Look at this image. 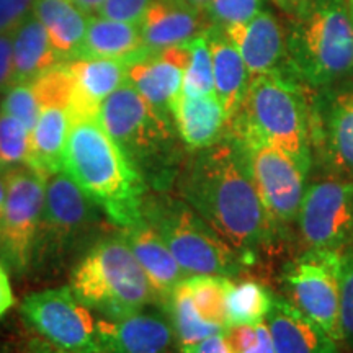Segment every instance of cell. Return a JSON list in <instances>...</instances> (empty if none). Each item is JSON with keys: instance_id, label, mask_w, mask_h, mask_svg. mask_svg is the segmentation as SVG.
<instances>
[{"instance_id": "30bf717a", "label": "cell", "mask_w": 353, "mask_h": 353, "mask_svg": "<svg viewBox=\"0 0 353 353\" xmlns=\"http://www.w3.org/2000/svg\"><path fill=\"white\" fill-rule=\"evenodd\" d=\"M237 143L244 151L250 175L273 228L286 244L291 229L296 226L307 175L276 145L259 139Z\"/></svg>"}, {"instance_id": "8d00e7d4", "label": "cell", "mask_w": 353, "mask_h": 353, "mask_svg": "<svg viewBox=\"0 0 353 353\" xmlns=\"http://www.w3.org/2000/svg\"><path fill=\"white\" fill-rule=\"evenodd\" d=\"M152 2L154 0H105L99 13L100 17L110 20L141 23L145 10Z\"/></svg>"}, {"instance_id": "e0dca14e", "label": "cell", "mask_w": 353, "mask_h": 353, "mask_svg": "<svg viewBox=\"0 0 353 353\" xmlns=\"http://www.w3.org/2000/svg\"><path fill=\"white\" fill-rule=\"evenodd\" d=\"M210 20L205 10L185 0H154L141 20V34L148 50L183 44L208 32Z\"/></svg>"}, {"instance_id": "7402d4cb", "label": "cell", "mask_w": 353, "mask_h": 353, "mask_svg": "<svg viewBox=\"0 0 353 353\" xmlns=\"http://www.w3.org/2000/svg\"><path fill=\"white\" fill-rule=\"evenodd\" d=\"M70 126H72V117L69 107L64 105L41 107L38 120L30 132V156L26 165L46 176L64 170V156Z\"/></svg>"}, {"instance_id": "7dc6e473", "label": "cell", "mask_w": 353, "mask_h": 353, "mask_svg": "<svg viewBox=\"0 0 353 353\" xmlns=\"http://www.w3.org/2000/svg\"><path fill=\"white\" fill-rule=\"evenodd\" d=\"M343 3H345L348 15H350V19L353 20V0H343Z\"/></svg>"}, {"instance_id": "74e56055", "label": "cell", "mask_w": 353, "mask_h": 353, "mask_svg": "<svg viewBox=\"0 0 353 353\" xmlns=\"http://www.w3.org/2000/svg\"><path fill=\"white\" fill-rule=\"evenodd\" d=\"M37 0H0V34H10L33 13Z\"/></svg>"}, {"instance_id": "603a6c76", "label": "cell", "mask_w": 353, "mask_h": 353, "mask_svg": "<svg viewBox=\"0 0 353 353\" xmlns=\"http://www.w3.org/2000/svg\"><path fill=\"white\" fill-rule=\"evenodd\" d=\"M208 41L213 57L214 95L226 112L228 123L239 112L245 99L252 74L247 69L239 50L226 37V33L210 32Z\"/></svg>"}, {"instance_id": "3957f363", "label": "cell", "mask_w": 353, "mask_h": 353, "mask_svg": "<svg viewBox=\"0 0 353 353\" xmlns=\"http://www.w3.org/2000/svg\"><path fill=\"white\" fill-rule=\"evenodd\" d=\"M231 138L259 139L285 151L309 174L312 164L311 126L301 92L280 70L252 76L239 112L229 120Z\"/></svg>"}, {"instance_id": "d6986e66", "label": "cell", "mask_w": 353, "mask_h": 353, "mask_svg": "<svg viewBox=\"0 0 353 353\" xmlns=\"http://www.w3.org/2000/svg\"><path fill=\"white\" fill-rule=\"evenodd\" d=\"M121 234L156 290L159 301L164 303L188 275L182 270L156 229L144 218L131 226L121 228Z\"/></svg>"}, {"instance_id": "8992f818", "label": "cell", "mask_w": 353, "mask_h": 353, "mask_svg": "<svg viewBox=\"0 0 353 353\" xmlns=\"http://www.w3.org/2000/svg\"><path fill=\"white\" fill-rule=\"evenodd\" d=\"M286 52L294 72L312 87L353 77V20L343 0H307L296 13Z\"/></svg>"}, {"instance_id": "484cf974", "label": "cell", "mask_w": 353, "mask_h": 353, "mask_svg": "<svg viewBox=\"0 0 353 353\" xmlns=\"http://www.w3.org/2000/svg\"><path fill=\"white\" fill-rule=\"evenodd\" d=\"M321 151L335 179L353 180V90L330 105Z\"/></svg>"}, {"instance_id": "60d3db41", "label": "cell", "mask_w": 353, "mask_h": 353, "mask_svg": "<svg viewBox=\"0 0 353 353\" xmlns=\"http://www.w3.org/2000/svg\"><path fill=\"white\" fill-rule=\"evenodd\" d=\"M13 304V291L10 285V278H8L6 265L0 263V317L8 311Z\"/></svg>"}, {"instance_id": "8fae6325", "label": "cell", "mask_w": 353, "mask_h": 353, "mask_svg": "<svg viewBox=\"0 0 353 353\" xmlns=\"http://www.w3.org/2000/svg\"><path fill=\"white\" fill-rule=\"evenodd\" d=\"M44 190L46 175L30 165L7 169L6 206L0 223V260L15 273H23L33 262Z\"/></svg>"}, {"instance_id": "bcb514c9", "label": "cell", "mask_w": 353, "mask_h": 353, "mask_svg": "<svg viewBox=\"0 0 353 353\" xmlns=\"http://www.w3.org/2000/svg\"><path fill=\"white\" fill-rule=\"evenodd\" d=\"M185 2H188L190 6L196 7V8H201V10H205L206 6L210 3V0H185Z\"/></svg>"}, {"instance_id": "44dd1931", "label": "cell", "mask_w": 353, "mask_h": 353, "mask_svg": "<svg viewBox=\"0 0 353 353\" xmlns=\"http://www.w3.org/2000/svg\"><path fill=\"white\" fill-rule=\"evenodd\" d=\"M172 118L185 145L200 151L219 143L228 117L214 94L190 97L180 92L172 105Z\"/></svg>"}, {"instance_id": "ac0fdd59", "label": "cell", "mask_w": 353, "mask_h": 353, "mask_svg": "<svg viewBox=\"0 0 353 353\" xmlns=\"http://www.w3.org/2000/svg\"><path fill=\"white\" fill-rule=\"evenodd\" d=\"M241 52L252 76L278 70L286 54V37L280 20L270 12H259L252 20L224 28Z\"/></svg>"}, {"instance_id": "7bdbcfd3", "label": "cell", "mask_w": 353, "mask_h": 353, "mask_svg": "<svg viewBox=\"0 0 353 353\" xmlns=\"http://www.w3.org/2000/svg\"><path fill=\"white\" fill-rule=\"evenodd\" d=\"M306 2L307 0H275L276 6H280L286 12L293 13V15H296V13L306 6Z\"/></svg>"}, {"instance_id": "ffe728a7", "label": "cell", "mask_w": 353, "mask_h": 353, "mask_svg": "<svg viewBox=\"0 0 353 353\" xmlns=\"http://www.w3.org/2000/svg\"><path fill=\"white\" fill-rule=\"evenodd\" d=\"M265 324L275 353H341L337 342L280 294L273 298Z\"/></svg>"}, {"instance_id": "83f0119b", "label": "cell", "mask_w": 353, "mask_h": 353, "mask_svg": "<svg viewBox=\"0 0 353 353\" xmlns=\"http://www.w3.org/2000/svg\"><path fill=\"white\" fill-rule=\"evenodd\" d=\"M275 293L260 278L249 273L231 280L228 290V324L249 325L263 322L270 311Z\"/></svg>"}, {"instance_id": "d6a6232c", "label": "cell", "mask_w": 353, "mask_h": 353, "mask_svg": "<svg viewBox=\"0 0 353 353\" xmlns=\"http://www.w3.org/2000/svg\"><path fill=\"white\" fill-rule=\"evenodd\" d=\"M341 341L353 353V244L341 255V319H339Z\"/></svg>"}, {"instance_id": "5b68a950", "label": "cell", "mask_w": 353, "mask_h": 353, "mask_svg": "<svg viewBox=\"0 0 353 353\" xmlns=\"http://www.w3.org/2000/svg\"><path fill=\"white\" fill-rule=\"evenodd\" d=\"M70 290L107 319L131 316L159 299L121 231L90 247L72 273Z\"/></svg>"}, {"instance_id": "9a60e30c", "label": "cell", "mask_w": 353, "mask_h": 353, "mask_svg": "<svg viewBox=\"0 0 353 353\" xmlns=\"http://www.w3.org/2000/svg\"><path fill=\"white\" fill-rule=\"evenodd\" d=\"M101 353H167L175 339L170 319L157 312H134L97 322Z\"/></svg>"}, {"instance_id": "d4e9b609", "label": "cell", "mask_w": 353, "mask_h": 353, "mask_svg": "<svg viewBox=\"0 0 353 353\" xmlns=\"http://www.w3.org/2000/svg\"><path fill=\"white\" fill-rule=\"evenodd\" d=\"M145 50L139 23L92 17L85 38L74 59L107 57V59H134Z\"/></svg>"}, {"instance_id": "7a4b0ae2", "label": "cell", "mask_w": 353, "mask_h": 353, "mask_svg": "<svg viewBox=\"0 0 353 353\" xmlns=\"http://www.w3.org/2000/svg\"><path fill=\"white\" fill-rule=\"evenodd\" d=\"M64 170L113 224L126 228L143 219L148 185L99 117L72 118Z\"/></svg>"}, {"instance_id": "cb8c5ba5", "label": "cell", "mask_w": 353, "mask_h": 353, "mask_svg": "<svg viewBox=\"0 0 353 353\" xmlns=\"http://www.w3.org/2000/svg\"><path fill=\"white\" fill-rule=\"evenodd\" d=\"M13 83H30L63 63L52 48L50 34L34 15H30L12 37Z\"/></svg>"}, {"instance_id": "1f68e13d", "label": "cell", "mask_w": 353, "mask_h": 353, "mask_svg": "<svg viewBox=\"0 0 353 353\" xmlns=\"http://www.w3.org/2000/svg\"><path fill=\"white\" fill-rule=\"evenodd\" d=\"M30 156V131L20 120L0 110V162L3 167L23 165Z\"/></svg>"}, {"instance_id": "f35d334b", "label": "cell", "mask_w": 353, "mask_h": 353, "mask_svg": "<svg viewBox=\"0 0 353 353\" xmlns=\"http://www.w3.org/2000/svg\"><path fill=\"white\" fill-rule=\"evenodd\" d=\"M12 37L13 33L0 34V92H7L12 87Z\"/></svg>"}, {"instance_id": "9c48e42d", "label": "cell", "mask_w": 353, "mask_h": 353, "mask_svg": "<svg viewBox=\"0 0 353 353\" xmlns=\"http://www.w3.org/2000/svg\"><path fill=\"white\" fill-rule=\"evenodd\" d=\"M100 210L65 170L48 175L33 260L63 257L77 247L100 223Z\"/></svg>"}, {"instance_id": "d590c367", "label": "cell", "mask_w": 353, "mask_h": 353, "mask_svg": "<svg viewBox=\"0 0 353 353\" xmlns=\"http://www.w3.org/2000/svg\"><path fill=\"white\" fill-rule=\"evenodd\" d=\"M228 341L234 353H275L268 325L263 322L234 325L228 329Z\"/></svg>"}, {"instance_id": "e575fe53", "label": "cell", "mask_w": 353, "mask_h": 353, "mask_svg": "<svg viewBox=\"0 0 353 353\" xmlns=\"http://www.w3.org/2000/svg\"><path fill=\"white\" fill-rule=\"evenodd\" d=\"M0 110L20 120L26 126V130L32 132L39 112H41V105H39L32 83H13L7 90Z\"/></svg>"}, {"instance_id": "f546056e", "label": "cell", "mask_w": 353, "mask_h": 353, "mask_svg": "<svg viewBox=\"0 0 353 353\" xmlns=\"http://www.w3.org/2000/svg\"><path fill=\"white\" fill-rule=\"evenodd\" d=\"M231 280L214 275H192L185 278L193 306L203 319L228 332V290Z\"/></svg>"}, {"instance_id": "836d02e7", "label": "cell", "mask_w": 353, "mask_h": 353, "mask_svg": "<svg viewBox=\"0 0 353 353\" xmlns=\"http://www.w3.org/2000/svg\"><path fill=\"white\" fill-rule=\"evenodd\" d=\"M263 6V0H210L205 8L210 23L216 26H228L245 23L252 20Z\"/></svg>"}, {"instance_id": "7c38bea8", "label": "cell", "mask_w": 353, "mask_h": 353, "mask_svg": "<svg viewBox=\"0 0 353 353\" xmlns=\"http://www.w3.org/2000/svg\"><path fill=\"white\" fill-rule=\"evenodd\" d=\"M296 228L304 250L342 254L353 244V180L325 179L309 185Z\"/></svg>"}, {"instance_id": "ee69618b", "label": "cell", "mask_w": 353, "mask_h": 353, "mask_svg": "<svg viewBox=\"0 0 353 353\" xmlns=\"http://www.w3.org/2000/svg\"><path fill=\"white\" fill-rule=\"evenodd\" d=\"M6 195H7V167L0 169V223H2L3 206H6Z\"/></svg>"}, {"instance_id": "4dcf8cb0", "label": "cell", "mask_w": 353, "mask_h": 353, "mask_svg": "<svg viewBox=\"0 0 353 353\" xmlns=\"http://www.w3.org/2000/svg\"><path fill=\"white\" fill-rule=\"evenodd\" d=\"M190 48V63L185 70L182 94L203 97L214 94L213 57H211L208 32L187 41Z\"/></svg>"}, {"instance_id": "4fadbf2b", "label": "cell", "mask_w": 353, "mask_h": 353, "mask_svg": "<svg viewBox=\"0 0 353 353\" xmlns=\"http://www.w3.org/2000/svg\"><path fill=\"white\" fill-rule=\"evenodd\" d=\"M21 314L51 345L69 353H101L97 322L70 288L34 293L23 301Z\"/></svg>"}, {"instance_id": "5bb4252c", "label": "cell", "mask_w": 353, "mask_h": 353, "mask_svg": "<svg viewBox=\"0 0 353 353\" xmlns=\"http://www.w3.org/2000/svg\"><path fill=\"white\" fill-rule=\"evenodd\" d=\"M190 63L187 43L162 50H145L128 64V82L162 118L170 121L172 105L182 92Z\"/></svg>"}, {"instance_id": "ba28073f", "label": "cell", "mask_w": 353, "mask_h": 353, "mask_svg": "<svg viewBox=\"0 0 353 353\" xmlns=\"http://www.w3.org/2000/svg\"><path fill=\"white\" fill-rule=\"evenodd\" d=\"M341 255L304 250L280 272V288L290 304L339 343L341 330Z\"/></svg>"}, {"instance_id": "ab89813d", "label": "cell", "mask_w": 353, "mask_h": 353, "mask_svg": "<svg viewBox=\"0 0 353 353\" xmlns=\"http://www.w3.org/2000/svg\"><path fill=\"white\" fill-rule=\"evenodd\" d=\"M183 353H234L231 343L228 341L226 332L216 334L203 339L201 342L183 350Z\"/></svg>"}, {"instance_id": "52a82bcc", "label": "cell", "mask_w": 353, "mask_h": 353, "mask_svg": "<svg viewBox=\"0 0 353 353\" xmlns=\"http://www.w3.org/2000/svg\"><path fill=\"white\" fill-rule=\"evenodd\" d=\"M143 218L148 221L188 276L214 275L236 280L249 273L234 250L182 198L157 192L145 195Z\"/></svg>"}, {"instance_id": "f1b7e54d", "label": "cell", "mask_w": 353, "mask_h": 353, "mask_svg": "<svg viewBox=\"0 0 353 353\" xmlns=\"http://www.w3.org/2000/svg\"><path fill=\"white\" fill-rule=\"evenodd\" d=\"M162 306L165 307L172 327H174L175 341L182 348V352L201 342L203 339L216 334H224L223 330L206 322L198 314L187 286H185V280L167 296Z\"/></svg>"}, {"instance_id": "277c9868", "label": "cell", "mask_w": 353, "mask_h": 353, "mask_svg": "<svg viewBox=\"0 0 353 353\" xmlns=\"http://www.w3.org/2000/svg\"><path fill=\"white\" fill-rule=\"evenodd\" d=\"M99 120L148 188L165 192L179 175L170 121L162 118L130 82L100 105Z\"/></svg>"}, {"instance_id": "4316f807", "label": "cell", "mask_w": 353, "mask_h": 353, "mask_svg": "<svg viewBox=\"0 0 353 353\" xmlns=\"http://www.w3.org/2000/svg\"><path fill=\"white\" fill-rule=\"evenodd\" d=\"M33 15L50 34L51 44L61 61H72L85 38L88 15L70 0H37Z\"/></svg>"}, {"instance_id": "6da1fadb", "label": "cell", "mask_w": 353, "mask_h": 353, "mask_svg": "<svg viewBox=\"0 0 353 353\" xmlns=\"http://www.w3.org/2000/svg\"><path fill=\"white\" fill-rule=\"evenodd\" d=\"M180 198L239 255L247 270L285 247L236 139L200 149L176 175Z\"/></svg>"}, {"instance_id": "2e32d148", "label": "cell", "mask_w": 353, "mask_h": 353, "mask_svg": "<svg viewBox=\"0 0 353 353\" xmlns=\"http://www.w3.org/2000/svg\"><path fill=\"white\" fill-rule=\"evenodd\" d=\"M130 59L107 57H82L69 61L74 77V90L69 112L72 118L99 117L100 105L105 99L128 82Z\"/></svg>"}, {"instance_id": "f6af8a7d", "label": "cell", "mask_w": 353, "mask_h": 353, "mask_svg": "<svg viewBox=\"0 0 353 353\" xmlns=\"http://www.w3.org/2000/svg\"><path fill=\"white\" fill-rule=\"evenodd\" d=\"M30 353H69V352L61 350V348L51 345V343L38 342V343H34V345L32 347V350H30Z\"/></svg>"}, {"instance_id": "c3c4849f", "label": "cell", "mask_w": 353, "mask_h": 353, "mask_svg": "<svg viewBox=\"0 0 353 353\" xmlns=\"http://www.w3.org/2000/svg\"><path fill=\"white\" fill-rule=\"evenodd\" d=\"M0 169H3V164H2V162H0Z\"/></svg>"}, {"instance_id": "b9f144b4", "label": "cell", "mask_w": 353, "mask_h": 353, "mask_svg": "<svg viewBox=\"0 0 353 353\" xmlns=\"http://www.w3.org/2000/svg\"><path fill=\"white\" fill-rule=\"evenodd\" d=\"M70 2L88 15V13H99L101 6L105 3V0H70Z\"/></svg>"}]
</instances>
